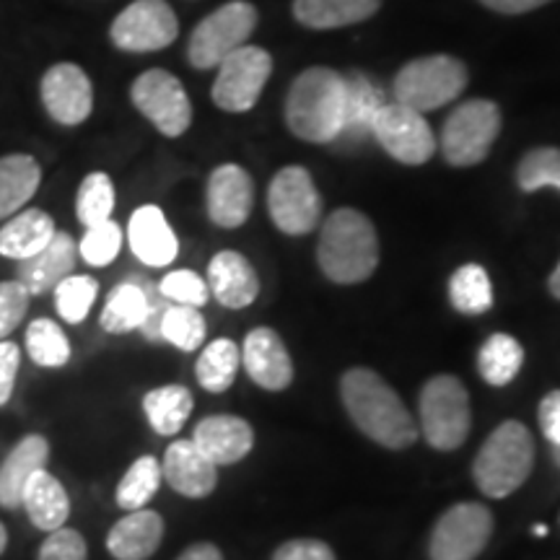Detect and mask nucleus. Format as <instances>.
Instances as JSON below:
<instances>
[{
  "instance_id": "obj_1",
  "label": "nucleus",
  "mask_w": 560,
  "mask_h": 560,
  "mask_svg": "<svg viewBox=\"0 0 560 560\" xmlns=\"http://www.w3.org/2000/svg\"><path fill=\"white\" fill-rule=\"evenodd\" d=\"M348 416L371 441L387 450H408L416 444L418 425L397 392L369 369H350L340 382Z\"/></svg>"
},
{
  "instance_id": "obj_2",
  "label": "nucleus",
  "mask_w": 560,
  "mask_h": 560,
  "mask_svg": "<svg viewBox=\"0 0 560 560\" xmlns=\"http://www.w3.org/2000/svg\"><path fill=\"white\" fill-rule=\"evenodd\" d=\"M346 117V75L332 68H310L293 81L285 100V122L306 143H335Z\"/></svg>"
},
{
  "instance_id": "obj_3",
  "label": "nucleus",
  "mask_w": 560,
  "mask_h": 560,
  "mask_svg": "<svg viewBox=\"0 0 560 560\" xmlns=\"http://www.w3.org/2000/svg\"><path fill=\"white\" fill-rule=\"evenodd\" d=\"M317 257L322 272L335 283H361L380 265L374 223L353 208L335 210L322 226Z\"/></svg>"
},
{
  "instance_id": "obj_4",
  "label": "nucleus",
  "mask_w": 560,
  "mask_h": 560,
  "mask_svg": "<svg viewBox=\"0 0 560 560\" xmlns=\"http://www.w3.org/2000/svg\"><path fill=\"white\" fill-rule=\"evenodd\" d=\"M535 465V439L520 420H506L486 439L475 457V482L488 499H506L524 486Z\"/></svg>"
},
{
  "instance_id": "obj_5",
  "label": "nucleus",
  "mask_w": 560,
  "mask_h": 560,
  "mask_svg": "<svg viewBox=\"0 0 560 560\" xmlns=\"http://www.w3.org/2000/svg\"><path fill=\"white\" fill-rule=\"evenodd\" d=\"M467 86V68L452 55H429V58L410 60L395 75V102L405 107L423 112L439 109L457 100Z\"/></svg>"
},
{
  "instance_id": "obj_6",
  "label": "nucleus",
  "mask_w": 560,
  "mask_h": 560,
  "mask_svg": "<svg viewBox=\"0 0 560 560\" xmlns=\"http://www.w3.org/2000/svg\"><path fill=\"white\" fill-rule=\"evenodd\" d=\"M472 423L470 395L457 376H433L420 392V429L433 450L452 452L462 446Z\"/></svg>"
},
{
  "instance_id": "obj_7",
  "label": "nucleus",
  "mask_w": 560,
  "mask_h": 560,
  "mask_svg": "<svg viewBox=\"0 0 560 560\" xmlns=\"http://www.w3.org/2000/svg\"><path fill=\"white\" fill-rule=\"evenodd\" d=\"M257 26V11L247 0H231L221 5L219 11L202 19L198 30L192 32L190 47H187V58L198 70L219 68L223 58L247 45Z\"/></svg>"
},
{
  "instance_id": "obj_8",
  "label": "nucleus",
  "mask_w": 560,
  "mask_h": 560,
  "mask_svg": "<svg viewBox=\"0 0 560 560\" xmlns=\"http://www.w3.org/2000/svg\"><path fill=\"white\" fill-rule=\"evenodd\" d=\"M501 132V112L488 100H470L452 112L441 132V151L452 166H475L488 159Z\"/></svg>"
},
{
  "instance_id": "obj_9",
  "label": "nucleus",
  "mask_w": 560,
  "mask_h": 560,
  "mask_svg": "<svg viewBox=\"0 0 560 560\" xmlns=\"http://www.w3.org/2000/svg\"><path fill=\"white\" fill-rule=\"evenodd\" d=\"M130 100L145 120L166 138H179L192 122V104L185 86L170 70L151 68L140 73L130 89Z\"/></svg>"
},
{
  "instance_id": "obj_10",
  "label": "nucleus",
  "mask_w": 560,
  "mask_h": 560,
  "mask_svg": "<svg viewBox=\"0 0 560 560\" xmlns=\"http://www.w3.org/2000/svg\"><path fill=\"white\" fill-rule=\"evenodd\" d=\"M493 535V514L488 506L465 501L441 514L429 540L431 560H475Z\"/></svg>"
},
{
  "instance_id": "obj_11",
  "label": "nucleus",
  "mask_w": 560,
  "mask_h": 560,
  "mask_svg": "<svg viewBox=\"0 0 560 560\" xmlns=\"http://www.w3.org/2000/svg\"><path fill=\"white\" fill-rule=\"evenodd\" d=\"M268 210L272 223L283 234H310L322 215V198L317 187H314L312 174L304 166H285V170H280L270 182Z\"/></svg>"
},
{
  "instance_id": "obj_12",
  "label": "nucleus",
  "mask_w": 560,
  "mask_h": 560,
  "mask_svg": "<svg viewBox=\"0 0 560 560\" xmlns=\"http://www.w3.org/2000/svg\"><path fill=\"white\" fill-rule=\"evenodd\" d=\"M272 58L262 47L242 45L219 66L213 83V102L223 112H247L260 100L270 79Z\"/></svg>"
},
{
  "instance_id": "obj_13",
  "label": "nucleus",
  "mask_w": 560,
  "mask_h": 560,
  "mask_svg": "<svg viewBox=\"0 0 560 560\" xmlns=\"http://www.w3.org/2000/svg\"><path fill=\"white\" fill-rule=\"evenodd\" d=\"M179 34L177 13L166 0H136L112 21L109 37L125 52H156Z\"/></svg>"
},
{
  "instance_id": "obj_14",
  "label": "nucleus",
  "mask_w": 560,
  "mask_h": 560,
  "mask_svg": "<svg viewBox=\"0 0 560 560\" xmlns=\"http://www.w3.org/2000/svg\"><path fill=\"white\" fill-rule=\"evenodd\" d=\"M374 138L400 164L420 166L436 153V138L420 112L400 102L384 104L374 120Z\"/></svg>"
},
{
  "instance_id": "obj_15",
  "label": "nucleus",
  "mask_w": 560,
  "mask_h": 560,
  "mask_svg": "<svg viewBox=\"0 0 560 560\" xmlns=\"http://www.w3.org/2000/svg\"><path fill=\"white\" fill-rule=\"evenodd\" d=\"M42 104L58 125L73 128L89 120L94 109V86L75 62H55L39 83Z\"/></svg>"
},
{
  "instance_id": "obj_16",
  "label": "nucleus",
  "mask_w": 560,
  "mask_h": 560,
  "mask_svg": "<svg viewBox=\"0 0 560 560\" xmlns=\"http://www.w3.org/2000/svg\"><path fill=\"white\" fill-rule=\"evenodd\" d=\"M79 257V244H75L73 236L66 234V231H55L45 249L19 262L16 280H21L30 296H42V293L58 289V283H62L68 276H73Z\"/></svg>"
},
{
  "instance_id": "obj_17",
  "label": "nucleus",
  "mask_w": 560,
  "mask_h": 560,
  "mask_svg": "<svg viewBox=\"0 0 560 560\" xmlns=\"http://www.w3.org/2000/svg\"><path fill=\"white\" fill-rule=\"evenodd\" d=\"M252 177L242 166L223 164L208 177V215L215 226L240 229L252 210Z\"/></svg>"
},
{
  "instance_id": "obj_18",
  "label": "nucleus",
  "mask_w": 560,
  "mask_h": 560,
  "mask_svg": "<svg viewBox=\"0 0 560 560\" xmlns=\"http://www.w3.org/2000/svg\"><path fill=\"white\" fill-rule=\"evenodd\" d=\"M242 363L249 380L260 384L262 389L280 392L293 380V363L283 340L270 327H257L247 335L242 350Z\"/></svg>"
},
{
  "instance_id": "obj_19",
  "label": "nucleus",
  "mask_w": 560,
  "mask_h": 560,
  "mask_svg": "<svg viewBox=\"0 0 560 560\" xmlns=\"http://www.w3.org/2000/svg\"><path fill=\"white\" fill-rule=\"evenodd\" d=\"M161 475L166 482L177 490V493L187 495V499H206L215 490L219 482V470L202 454L195 441H174L161 462Z\"/></svg>"
},
{
  "instance_id": "obj_20",
  "label": "nucleus",
  "mask_w": 560,
  "mask_h": 560,
  "mask_svg": "<svg viewBox=\"0 0 560 560\" xmlns=\"http://www.w3.org/2000/svg\"><path fill=\"white\" fill-rule=\"evenodd\" d=\"M192 441L219 467L234 465V462L247 457L252 444H255V433H252L247 420L240 416H210L195 425Z\"/></svg>"
},
{
  "instance_id": "obj_21",
  "label": "nucleus",
  "mask_w": 560,
  "mask_h": 560,
  "mask_svg": "<svg viewBox=\"0 0 560 560\" xmlns=\"http://www.w3.org/2000/svg\"><path fill=\"white\" fill-rule=\"evenodd\" d=\"M128 242L132 255L143 265H149V268H166V265L177 260L179 242L166 215L156 206H143L132 213Z\"/></svg>"
},
{
  "instance_id": "obj_22",
  "label": "nucleus",
  "mask_w": 560,
  "mask_h": 560,
  "mask_svg": "<svg viewBox=\"0 0 560 560\" xmlns=\"http://www.w3.org/2000/svg\"><path fill=\"white\" fill-rule=\"evenodd\" d=\"M208 289L229 310H244L260 293V280L240 252H219L208 265Z\"/></svg>"
},
{
  "instance_id": "obj_23",
  "label": "nucleus",
  "mask_w": 560,
  "mask_h": 560,
  "mask_svg": "<svg viewBox=\"0 0 560 560\" xmlns=\"http://www.w3.org/2000/svg\"><path fill=\"white\" fill-rule=\"evenodd\" d=\"M164 540V520L151 509H136L122 516L107 535V550L115 560H149Z\"/></svg>"
},
{
  "instance_id": "obj_24",
  "label": "nucleus",
  "mask_w": 560,
  "mask_h": 560,
  "mask_svg": "<svg viewBox=\"0 0 560 560\" xmlns=\"http://www.w3.org/2000/svg\"><path fill=\"white\" fill-rule=\"evenodd\" d=\"M47 459H50V444L45 436L30 433L21 439L0 467V506L9 511L19 509L26 482L37 470H45Z\"/></svg>"
},
{
  "instance_id": "obj_25",
  "label": "nucleus",
  "mask_w": 560,
  "mask_h": 560,
  "mask_svg": "<svg viewBox=\"0 0 560 560\" xmlns=\"http://www.w3.org/2000/svg\"><path fill=\"white\" fill-rule=\"evenodd\" d=\"M382 91L371 83L363 73L346 75V117H342L340 136L335 143L355 145L374 136V120L384 107Z\"/></svg>"
},
{
  "instance_id": "obj_26",
  "label": "nucleus",
  "mask_w": 560,
  "mask_h": 560,
  "mask_svg": "<svg viewBox=\"0 0 560 560\" xmlns=\"http://www.w3.org/2000/svg\"><path fill=\"white\" fill-rule=\"evenodd\" d=\"M21 506L26 509L32 524L42 532H55L66 527L70 516V499L68 490L55 475L45 470H37L26 482L24 495H21Z\"/></svg>"
},
{
  "instance_id": "obj_27",
  "label": "nucleus",
  "mask_w": 560,
  "mask_h": 560,
  "mask_svg": "<svg viewBox=\"0 0 560 560\" xmlns=\"http://www.w3.org/2000/svg\"><path fill=\"white\" fill-rule=\"evenodd\" d=\"M55 221L50 213L39 208L21 210L11 215V221L0 229V255L9 260H26V257L37 255L45 249L55 236Z\"/></svg>"
},
{
  "instance_id": "obj_28",
  "label": "nucleus",
  "mask_w": 560,
  "mask_h": 560,
  "mask_svg": "<svg viewBox=\"0 0 560 560\" xmlns=\"http://www.w3.org/2000/svg\"><path fill=\"white\" fill-rule=\"evenodd\" d=\"M42 182V166L26 153L0 159V221L16 215L34 198Z\"/></svg>"
},
{
  "instance_id": "obj_29",
  "label": "nucleus",
  "mask_w": 560,
  "mask_h": 560,
  "mask_svg": "<svg viewBox=\"0 0 560 560\" xmlns=\"http://www.w3.org/2000/svg\"><path fill=\"white\" fill-rule=\"evenodd\" d=\"M382 0H293V16L310 30H340L380 11Z\"/></svg>"
},
{
  "instance_id": "obj_30",
  "label": "nucleus",
  "mask_w": 560,
  "mask_h": 560,
  "mask_svg": "<svg viewBox=\"0 0 560 560\" xmlns=\"http://www.w3.org/2000/svg\"><path fill=\"white\" fill-rule=\"evenodd\" d=\"M151 310V289L143 283H120L112 289L107 304L102 310V327L112 335L140 330Z\"/></svg>"
},
{
  "instance_id": "obj_31",
  "label": "nucleus",
  "mask_w": 560,
  "mask_h": 560,
  "mask_svg": "<svg viewBox=\"0 0 560 560\" xmlns=\"http://www.w3.org/2000/svg\"><path fill=\"white\" fill-rule=\"evenodd\" d=\"M192 392L182 384H166V387L151 389L143 397V410L149 416L153 431L161 436H174L179 433L185 420L192 412Z\"/></svg>"
},
{
  "instance_id": "obj_32",
  "label": "nucleus",
  "mask_w": 560,
  "mask_h": 560,
  "mask_svg": "<svg viewBox=\"0 0 560 560\" xmlns=\"http://www.w3.org/2000/svg\"><path fill=\"white\" fill-rule=\"evenodd\" d=\"M524 363V348L520 340L511 338V335H490L486 346L480 348L478 355V369L482 380L493 387H506L516 380V374L522 371Z\"/></svg>"
},
{
  "instance_id": "obj_33",
  "label": "nucleus",
  "mask_w": 560,
  "mask_h": 560,
  "mask_svg": "<svg viewBox=\"0 0 560 560\" xmlns=\"http://www.w3.org/2000/svg\"><path fill=\"white\" fill-rule=\"evenodd\" d=\"M242 353L236 348L234 340L219 338L208 342L206 350L200 353L198 363H195V374L202 389L208 392H226L236 380V371H240Z\"/></svg>"
},
{
  "instance_id": "obj_34",
  "label": "nucleus",
  "mask_w": 560,
  "mask_h": 560,
  "mask_svg": "<svg viewBox=\"0 0 560 560\" xmlns=\"http://www.w3.org/2000/svg\"><path fill=\"white\" fill-rule=\"evenodd\" d=\"M452 306L462 314H486L493 306V283L480 265H462L450 280Z\"/></svg>"
},
{
  "instance_id": "obj_35",
  "label": "nucleus",
  "mask_w": 560,
  "mask_h": 560,
  "mask_svg": "<svg viewBox=\"0 0 560 560\" xmlns=\"http://www.w3.org/2000/svg\"><path fill=\"white\" fill-rule=\"evenodd\" d=\"M161 480H164V475H161V462L156 457L145 454V457L136 459L117 486V506L125 511L143 509L156 495Z\"/></svg>"
},
{
  "instance_id": "obj_36",
  "label": "nucleus",
  "mask_w": 560,
  "mask_h": 560,
  "mask_svg": "<svg viewBox=\"0 0 560 560\" xmlns=\"http://www.w3.org/2000/svg\"><path fill=\"white\" fill-rule=\"evenodd\" d=\"M26 353L37 366L60 369L70 359V342L66 332L60 330L58 322L52 319H34L26 327Z\"/></svg>"
},
{
  "instance_id": "obj_37",
  "label": "nucleus",
  "mask_w": 560,
  "mask_h": 560,
  "mask_svg": "<svg viewBox=\"0 0 560 560\" xmlns=\"http://www.w3.org/2000/svg\"><path fill=\"white\" fill-rule=\"evenodd\" d=\"M161 340L172 342L174 348L192 353L206 340V319L198 312V306L170 304L164 317H161Z\"/></svg>"
},
{
  "instance_id": "obj_38",
  "label": "nucleus",
  "mask_w": 560,
  "mask_h": 560,
  "mask_svg": "<svg viewBox=\"0 0 560 560\" xmlns=\"http://www.w3.org/2000/svg\"><path fill=\"white\" fill-rule=\"evenodd\" d=\"M112 210H115V185L104 172L89 174L81 182L79 198H75V215L83 226H96V223L109 221Z\"/></svg>"
},
{
  "instance_id": "obj_39",
  "label": "nucleus",
  "mask_w": 560,
  "mask_h": 560,
  "mask_svg": "<svg viewBox=\"0 0 560 560\" xmlns=\"http://www.w3.org/2000/svg\"><path fill=\"white\" fill-rule=\"evenodd\" d=\"M516 185L524 192H537L545 187L560 190V149H552V145L532 149L516 166Z\"/></svg>"
},
{
  "instance_id": "obj_40",
  "label": "nucleus",
  "mask_w": 560,
  "mask_h": 560,
  "mask_svg": "<svg viewBox=\"0 0 560 560\" xmlns=\"http://www.w3.org/2000/svg\"><path fill=\"white\" fill-rule=\"evenodd\" d=\"M100 283L89 276H68L55 289V310L68 325H81L94 306Z\"/></svg>"
},
{
  "instance_id": "obj_41",
  "label": "nucleus",
  "mask_w": 560,
  "mask_h": 560,
  "mask_svg": "<svg viewBox=\"0 0 560 560\" xmlns=\"http://www.w3.org/2000/svg\"><path fill=\"white\" fill-rule=\"evenodd\" d=\"M122 249V229L115 221H102L96 226H89L79 244V255L91 268H107L117 260Z\"/></svg>"
},
{
  "instance_id": "obj_42",
  "label": "nucleus",
  "mask_w": 560,
  "mask_h": 560,
  "mask_svg": "<svg viewBox=\"0 0 560 560\" xmlns=\"http://www.w3.org/2000/svg\"><path fill=\"white\" fill-rule=\"evenodd\" d=\"M159 293L164 299H170L172 304H185V306H200L206 304L210 296L208 283L202 280L195 270H174L159 283Z\"/></svg>"
},
{
  "instance_id": "obj_43",
  "label": "nucleus",
  "mask_w": 560,
  "mask_h": 560,
  "mask_svg": "<svg viewBox=\"0 0 560 560\" xmlns=\"http://www.w3.org/2000/svg\"><path fill=\"white\" fill-rule=\"evenodd\" d=\"M26 310H30V291L21 285V280H3L0 283V340L16 330Z\"/></svg>"
},
{
  "instance_id": "obj_44",
  "label": "nucleus",
  "mask_w": 560,
  "mask_h": 560,
  "mask_svg": "<svg viewBox=\"0 0 560 560\" xmlns=\"http://www.w3.org/2000/svg\"><path fill=\"white\" fill-rule=\"evenodd\" d=\"M37 560H89V545L81 532L60 527L47 535L37 552Z\"/></svg>"
},
{
  "instance_id": "obj_45",
  "label": "nucleus",
  "mask_w": 560,
  "mask_h": 560,
  "mask_svg": "<svg viewBox=\"0 0 560 560\" xmlns=\"http://www.w3.org/2000/svg\"><path fill=\"white\" fill-rule=\"evenodd\" d=\"M272 560H338L332 548L322 540H289L272 552Z\"/></svg>"
},
{
  "instance_id": "obj_46",
  "label": "nucleus",
  "mask_w": 560,
  "mask_h": 560,
  "mask_svg": "<svg viewBox=\"0 0 560 560\" xmlns=\"http://www.w3.org/2000/svg\"><path fill=\"white\" fill-rule=\"evenodd\" d=\"M19 366H21V350L16 342L0 340V405L11 400Z\"/></svg>"
},
{
  "instance_id": "obj_47",
  "label": "nucleus",
  "mask_w": 560,
  "mask_h": 560,
  "mask_svg": "<svg viewBox=\"0 0 560 560\" xmlns=\"http://www.w3.org/2000/svg\"><path fill=\"white\" fill-rule=\"evenodd\" d=\"M537 418H540V429L550 446H560V389L542 397Z\"/></svg>"
},
{
  "instance_id": "obj_48",
  "label": "nucleus",
  "mask_w": 560,
  "mask_h": 560,
  "mask_svg": "<svg viewBox=\"0 0 560 560\" xmlns=\"http://www.w3.org/2000/svg\"><path fill=\"white\" fill-rule=\"evenodd\" d=\"M480 3L490 11L509 13V16H514V13H529L535 9H542V5L552 3V0H480Z\"/></svg>"
},
{
  "instance_id": "obj_49",
  "label": "nucleus",
  "mask_w": 560,
  "mask_h": 560,
  "mask_svg": "<svg viewBox=\"0 0 560 560\" xmlns=\"http://www.w3.org/2000/svg\"><path fill=\"white\" fill-rule=\"evenodd\" d=\"M177 560H223V552L213 542H198L190 545Z\"/></svg>"
},
{
  "instance_id": "obj_50",
  "label": "nucleus",
  "mask_w": 560,
  "mask_h": 560,
  "mask_svg": "<svg viewBox=\"0 0 560 560\" xmlns=\"http://www.w3.org/2000/svg\"><path fill=\"white\" fill-rule=\"evenodd\" d=\"M548 289H550L552 296H556V299L560 301V262H558V268L552 270V276H550V280H548Z\"/></svg>"
},
{
  "instance_id": "obj_51",
  "label": "nucleus",
  "mask_w": 560,
  "mask_h": 560,
  "mask_svg": "<svg viewBox=\"0 0 560 560\" xmlns=\"http://www.w3.org/2000/svg\"><path fill=\"white\" fill-rule=\"evenodd\" d=\"M5 545H9V532H5L3 524H0V556L5 552Z\"/></svg>"
},
{
  "instance_id": "obj_52",
  "label": "nucleus",
  "mask_w": 560,
  "mask_h": 560,
  "mask_svg": "<svg viewBox=\"0 0 560 560\" xmlns=\"http://www.w3.org/2000/svg\"><path fill=\"white\" fill-rule=\"evenodd\" d=\"M550 452H552V459H556V465L560 467V446H550Z\"/></svg>"
},
{
  "instance_id": "obj_53",
  "label": "nucleus",
  "mask_w": 560,
  "mask_h": 560,
  "mask_svg": "<svg viewBox=\"0 0 560 560\" xmlns=\"http://www.w3.org/2000/svg\"><path fill=\"white\" fill-rule=\"evenodd\" d=\"M535 535H537V537L548 535V527H542V524H540V527H535Z\"/></svg>"
}]
</instances>
